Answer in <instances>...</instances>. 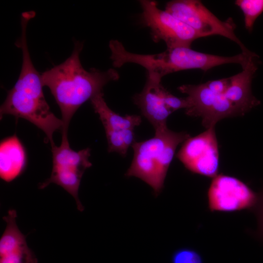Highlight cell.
<instances>
[{"label": "cell", "mask_w": 263, "mask_h": 263, "mask_svg": "<svg viewBox=\"0 0 263 263\" xmlns=\"http://www.w3.org/2000/svg\"><path fill=\"white\" fill-rule=\"evenodd\" d=\"M190 137L186 132H175L166 127L155 131L151 138L135 141L132 146L133 159L125 175L140 179L158 195L164 187L177 147Z\"/></svg>", "instance_id": "cell-4"}, {"label": "cell", "mask_w": 263, "mask_h": 263, "mask_svg": "<svg viewBox=\"0 0 263 263\" xmlns=\"http://www.w3.org/2000/svg\"><path fill=\"white\" fill-rule=\"evenodd\" d=\"M177 157L193 173L211 178L217 176L219 153L215 127L186 140Z\"/></svg>", "instance_id": "cell-10"}, {"label": "cell", "mask_w": 263, "mask_h": 263, "mask_svg": "<svg viewBox=\"0 0 263 263\" xmlns=\"http://www.w3.org/2000/svg\"><path fill=\"white\" fill-rule=\"evenodd\" d=\"M102 93L90 100L95 112L99 117L105 130L132 129L141 123V116L137 115H121L112 111L107 105Z\"/></svg>", "instance_id": "cell-15"}, {"label": "cell", "mask_w": 263, "mask_h": 263, "mask_svg": "<svg viewBox=\"0 0 263 263\" xmlns=\"http://www.w3.org/2000/svg\"><path fill=\"white\" fill-rule=\"evenodd\" d=\"M253 52L241 53L232 56H223L193 50L191 48L167 49L156 54L143 55L126 50L123 44L117 45L113 53L114 66L120 68L127 63L140 65L147 71V77L161 81L163 77L177 71L200 69L205 71L217 66L237 63L242 68L247 62Z\"/></svg>", "instance_id": "cell-3"}, {"label": "cell", "mask_w": 263, "mask_h": 263, "mask_svg": "<svg viewBox=\"0 0 263 263\" xmlns=\"http://www.w3.org/2000/svg\"><path fill=\"white\" fill-rule=\"evenodd\" d=\"M251 210L257 219V228L255 234L257 238L263 242V189L258 193L257 202Z\"/></svg>", "instance_id": "cell-19"}, {"label": "cell", "mask_w": 263, "mask_h": 263, "mask_svg": "<svg viewBox=\"0 0 263 263\" xmlns=\"http://www.w3.org/2000/svg\"><path fill=\"white\" fill-rule=\"evenodd\" d=\"M229 83V78L210 80L205 83L207 86L213 92L224 94L226 91Z\"/></svg>", "instance_id": "cell-20"}, {"label": "cell", "mask_w": 263, "mask_h": 263, "mask_svg": "<svg viewBox=\"0 0 263 263\" xmlns=\"http://www.w3.org/2000/svg\"><path fill=\"white\" fill-rule=\"evenodd\" d=\"M235 3L244 13L245 28L251 32L256 20L263 13V0H237Z\"/></svg>", "instance_id": "cell-17"}, {"label": "cell", "mask_w": 263, "mask_h": 263, "mask_svg": "<svg viewBox=\"0 0 263 263\" xmlns=\"http://www.w3.org/2000/svg\"><path fill=\"white\" fill-rule=\"evenodd\" d=\"M16 218L15 209H10L2 218L6 225L0 239V263H38L25 236L18 228Z\"/></svg>", "instance_id": "cell-12"}, {"label": "cell", "mask_w": 263, "mask_h": 263, "mask_svg": "<svg viewBox=\"0 0 263 263\" xmlns=\"http://www.w3.org/2000/svg\"><path fill=\"white\" fill-rule=\"evenodd\" d=\"M171 263H203V261L201 255L195 249L182 247L172 253Z\"/></svg>", "instance_id": "cell-18"}, {"label": "cell", "mask_w": 263, "mask_h": 263, "mask_svg": "<svg viewBox=\"0 0 263 263\" xmlns=\"http://www.w3.org/2000/svg\"><path fill=\"white\" fill-rule=\"evenodd\" d=\"M53 158L50 177L39 186L43 189L51 183L63 188L75 198L77 208L82 211L84 208L78 196V192L85 170L92 165L89 161L90 149L86 148L76 151L72 150L68 136H62L59 146H51Z\"/></svg>", "instance_id": "cell-5"}, {"label": "cell", "mask_w": 263, "mask_h": 263, "mask_svg": "<svg viewBox=\"0 0 263 263\" xmlns=\"http://www.w3.org/2000/svg\"><path fill=\"white\" fill-rule=\"evenodd\" d=\"M258 199V193L244 182L222 174L213 178L207 192L208 206L212 211L252 210Z\"/></svg>", "instance_id": "cell-11"}, {"label": "cell", "mask_w": 263, "mask_h": 263, "mask_svg": "<svg viewBox=\"0 0 263 263\" xmlns=\"http://www.w3.org/2000/svg\"><path fill=\"white\" fill-rule=\"evenodd\" d=\"M21 69L19 77L0 108V119L5 114L28 120L41 130L51 146L54 133L62 130L63 123L51 111L43 92L40 74L34 67L28 47H21Z\"/></svg>", "instance_id": "cell-2"}, {"label": "cell", "mask_w": 263, "mask_h": 263, "mask_svg": "<svg viewBox=\"0 0 263 263\" xmlns=\"http://www.w3.org/2000/svg\"><path fill=\"white\" fill-rule=\"evenodd\" d=\"M142 12V23L150 30L152 40L163 41L167 49L177 47L190 48L192 42L199 36L189 26L171 14L157 7L155 1L139 0Z\"/></svg>", "instance_id": "cell-7"}, {"label": "cell", "mask_w": 263, "mask_h": 263, "mask_svg": "<svg viewBox=\"0 0 263 263\" xmlns=\"http://www.w3.org/2000/svg\"><path fill=\"white\" fill-rule=\"evenodd\" d=\"M161 81L147 77L143 90L133 97L142 115L155 131L165 128L168 116L180 109H186L187 100L172 94L161 83Z\"/></svg>", "instance_id": "cell-9"}, {"label": "cell", "mask_w": 263, "mask_h": 263, "mask_svg": "<svg viewBox=\"0 0 263 263\" xmlns=\"http://www.w3.org/2000/svg\"><path fill=\"white\" fill-rule=\"evenodd\" d=\"M27 158L25 149L16 134L6 137L0 145V177L10 182L25 170Z\"/></svg>", "instance_id": "cell-14"}, {"label": "cell", "mask_w": 263, "mask_h": 263, "mask_svg": "<svg viewBox=\"0 0 263 263\" xmlns=\"http://www.w3.org/2000/svg\"><path fill=\"white\" fill-rule=\"evenodd\" d=\"M258 58L259 56L254 53L242 68L241 72L229 77V85L225 93L242 115L260 104V101L253 95L251 90L252 80L258 69Z\"/></svg>", "instance_id": "cell-13"}, {"label": "cell", "mask_w": 263, "mask_h": 263, "mask_svg": "<svg viewBox=\"0 0 263 263\" xmlns=\"http://www.w3.org/2000/svg\"><path fill=\"white\" fill-rule=\"evenodd\" d=\"M178 89L187 95L186 113L190 116L201 117L202 125L207 129L215 127L219 121L225 118L242 115L225 93H214L205 83L185 84Z\"/></svg>", "instance_id": "cell-8"}, {"label": "cell", "mask_w": 263, "mask_h": 263, "mask_svg": "<svg viewBox=\"0 0 263 263\" xmlns=\"http://www.w3.org/2000/svg\"><path fill=\"white\" fill-rule=\"evenodd\" d=\"M165 10L193 29L200 38L222 36L237 43L242 53L250 51L236 36V25L231 18L221 20L200 0H171L166 4Z\"/></svg>", "instance_id": "cell-6"}, {"label": "cell", "mask_w": 263, "mask_h": 263, "mask_svg": "<svg viewBox=\"0 0 263 263\" xmlns=\"http://www.w3.org/2000/svg\"><path fill=\"white\" fill-rule=\"evenodd\" d=\"M108 142V151L125 156L129 148L134 143V130H105Z\"/></svg>", "instance_id": "cell-16"}, {"label": "cell", "mask_w": 263, "mask_h": 263, "mask_svg": "<svg viewBox=\"0 0 263 263\" xmlns=\"http://www.w3.org/2000/svg\"><path fill=\"white\" fill-rule=\"evenodd\" d=\"M83 47V42L75 41L68 58L41 74L43 86L49 88L60 109L63 123L62 136H68L70 121L77 109L86 101L102 93L109 82L119 78L114 69L105 71L95 68L86 70L79 56Z\"/></svg>", "instance_id": "cell-1"}]
</instances>
